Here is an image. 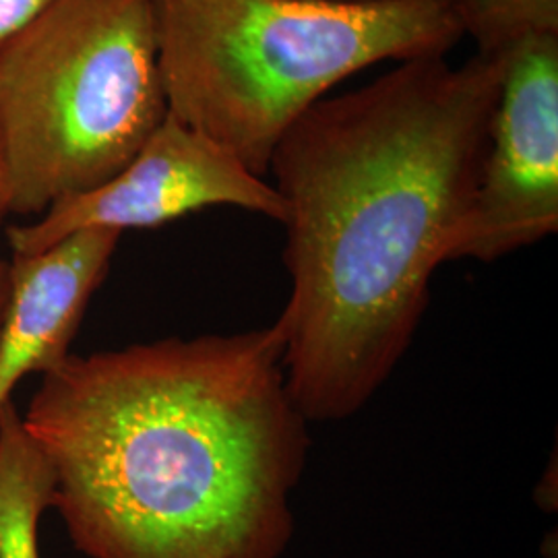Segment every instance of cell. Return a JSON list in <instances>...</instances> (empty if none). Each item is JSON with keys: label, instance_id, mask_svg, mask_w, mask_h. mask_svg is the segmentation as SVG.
<instances>
[{"label": "cell", "instance_id": "obj_1", "mask_svg": "<svg viewBox=\"0 0 558 558\" xmlns=\"http://www.w3.org/2000/svg\"><path fill=\"white\" fill-rule=\"evenodd\" d=\"M502 73L480 54L398 62L317 101L276 145L283 368L308 422L359 414L408 352L474 199Z\"/></svg>", "mask_w": 558, "mask_h": 558}, {"label": "cell", "instance_id": "obj_2", "mask_svg": "<svg viewBox=\"0 0 558 558\" xmlns=\"http://www.w3.org/2000/svg\"><path fill=\"white\" fill-rule=\"evenodd\" d=\"M269 327L66 354L21 416L89 558H281L308 420Z\"/></svg>", "mask_w": 558, "mask_h": 558}, {"label": "cell", "instance_id": "obj_3", "mask_svg": "<svg viewBox=\"0 0 558 558\" xmlns=\"http://www.w3.org/2000/svg\"><path fill=\"white\" fill-rule=\"evenodd\" d=\"M168 112L265 177L279 140L341 81L447 57L449 0H156Z\"/></svg>", "mask_w": 558, "mask_h": 558}, {"label": "cell", "instance_id": "obj_4", "mask_svg": "<svg viewBox=\"0 0 558 558\" xmlns=\"http://www.w3.org/2000/svg\"><path fill=\"white\" fill-rule=\"evenodd\" d=\"M168 114L156 0H52L0 48L11 214L120 172Z\"/></svg>", "mask_w": 558, "mask_h": 558}, {"label": "cell", "instance_id": "obj_5", "mask_svg": "<svg viewBox=\"0 0 558 558\" xmlns=\"http://www.w3.org/2000/svg\"><path fill=\"white\" fill-rule=\"evenodd\" d=\"M239 207L283 221L274 184L253 174L218 141L168 112L120 172L100 186L60 199L32 223L9 228L13 255H36L81 230H143L205 207Z\"/></svg>", "mask_w": 558, "mask_h": 558}, {"label": "cell", "instance_id": "obj_6", "mask_svg": "<svg viewBox=\"0 0 558 558\" xmlns=\"http://www.w3.org/2000/svg\"><path fill=\"white\" fill-rule=\"evenodd\" d=\"M558 230V34L505 57L500 98L451 260L507 257Z\"/></svg>", "mask_w": 558, "mask_h": 558}, {"label": "cell", "instance_id": "obj_7", "mask_svg": "<svg viewBox=\"0 0 558 558\" xmlns=\"http://www.w3.org/2000/svg\"><path fill=\"white\" fill-rule=\"evenodd\" d=\"M122 234L81 230L11 263V304L0 338V412L21 380L69 354L87 304L110 269Z\"/></svg>", "mask_w": 558, "mask_h": 558}, {"label": "cell", "instance_id": "obj_8", "mask_svg": "<svg viewBox=\"0 0 558 558\" xmlns=\"http://www.w3.org/2000/svg\"><path fill=\"white\" fill-rule=\"evenodd\" d=\"M57 478L15 403L0 412V558H40L38 525L54 505Z\"/></svg>", "mask_w": 558, "mask_h": 558}, {"label": "cell", "instance_id": "obj_9", "mask_svg": "<svg viewBox=\"0 0 558 558\" xmlns=\"http://www.w3.org/2000/svg\"><path fill=\"white\" fill-rule=\"evenodd\" d=\"M476 54L505 59L527 38L558 34V0H449Z\"/></svg>", "mask_w": 558, "mask_h": 558}, {"label": "cell", "instance_id": "obj_10", "mask_svg": "<svg viewBox=\"0 0 558 558\" xmlns=\"http://www.w3.org/2000/svg\"><path fill=\"white\" fill-rule=\"evenodd\" d=\"M52 0H0V48Z\"/></svg>", "mask_w": 558, "mask_h": 558}, {"label": "cell", "instance_id": "obj_11", "mask_svg": "<svg viewBox=\"0 0 558 558\" xmlns=\"http://www.w3.org/2000/svg\"><path fill=\"white\" fill-rule=\"evenodd\" d=\"M11 263L0 259V338L4 331V323H7V313H9V304H11Z\"/></svg>", "mask_w": 558, "mask_h": 558}, {"label": "cell", "instance_id": "obj_12", "mask_svg": "<svg viewBox=\"0 0 558 558\" xmlns=\"http://www.w3.org/2000/svg\"><path fill=\"white\" fill-rule=\"evenodd\" d=\"M11 214V195H9V179H7V168L2 160V151H0V226L4 218Z\"/></svg>", "mask_w": 558, "mask_h": 558}, {"label": "cell", "instance_id": "obj_13", "mask_svg": "<svg viewBox=\"0 0 558 558\" xmlns=\"http://www.w3.org/2000/svg\"><path fill=\"white\" fill-rule=\"evenodd\" d=\"M350 2H360V0H350Z\"/></svg>", "mask_w": 558, "mask_h": 558}]
</instances>
